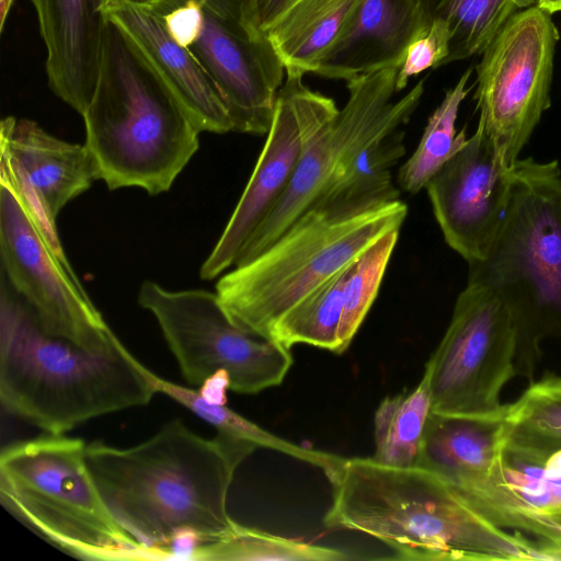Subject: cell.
I'll list each match as a JSON object with an SVG mask.
<instances>
[{
  "label": "cell",
  "instance_id": "1",
  "mask_svg": "<svg viewBox=\"0 0 561 561\" xmlns=\"http://www.w3.org/2000/svg\"><path fill=\"white\" fill-rule=\"evenodd\" d=\"M259 447L217 433L203 437L173 420L127 448L85 446V461L116 522L162 560H191L194 550L232 534L227 508L234 472Z\"/></svg>",
  "mask_w": 561,
  "mask_h": 561
},
{
  "label": "cell",
  "instance_id": "2",
  "mask_svg": "<svg viewBox=\"0 0 561 561\" xmlns=\"http://www.w3.org/2000/svg\"><path fill=\"white\" fill-rule=\"evenodd\" d=\"M323 473L332 486L324 526L371 536L391 559L545 560L537 542L488 522L426 468L341 457Z\"/></svg>",
  "mask_w": 561,
  "mask_h": 561
},
{
  "label": "cell",
  "instance_id": "3",
  "mask_svg": "<svg viewBox=\"0 0 561 561\" xmlns=\"http://www.w3.org/2000/svg\"><path fill=\"white\" fill-rule=\"evenodd\" d=\"M0 400L46 433L65 434L94 417L147 405L153 373L119 341L89 350L46 333L2 275Z\"/></svg>",
  "mask_w": 561,
  "mask_h": 561
},
{
  "label": "cell",
  "instance_id": "4",
  "mask_svg": "<svg viewBox=\"0 0 561 561\" xmlns=\"http://www.w3.org/2000/svg\"><path fill=\"white\" fill-rule=\"evenodd\" d=\"M88 148L110 190H170L201 131L104 18L96 80L82 113Z\"/></svg>",
  "mask_w": 561,
  "mask_h": 561
},
{
  "label": "cell",
  "instance_id": "5",
  "mask_svg": "<svg viewBox=\"0 0 561 561\" xmlns=\"http://www.w3.org/2000/svg\"><path fill=\"white\" fill-rule=\"evenodd\" d=\"M407 216L401 199L362 213L311 206L265 250L221 276L216 294L236 325L270 339L289 309L400 230Z\"/></svg>",
  "mask_w": 561,
  "mask_h": 561
},
{
  "label": "cell",
  "instance_id": "6",
  "mask_svg": "<svg viewBox=\"0 0 561 561\" xmlns=\"http://www.w3.org/2000/svg\"><path fill=\"white\" fill-rule=\"evenodd\" d=\"M468 279L504 288L518 307L516 373L533 381L540 343L561 337V169L531 157L512 167L507 209Z\"/></svg>",
  "mask_w": 561,
  "mask_h": 561
},
{
  "label": "cell",
  "instance_id": "7",
  "mask_svg": "<svg viewBox=\"0 0 561 561\" xmlns=\"http://www.w3.org/2000/svg\"><path fill=\"white\" fill-rule=\"evenodd\" d=\"M82 439L50 434L0 455L2 505L53 545L85 560H162L113 517L89 472Z\"/></svg>",
  "mask_w": 561,
  "mask_h": 561
},
{
  "label": "cell",
  "instance_id": "8",
  "mask_svg": "<svg viewBox=\"0 0 561 561\" xmlns=\"http://www.w3.org/2000/svg\"><path fill=\"white\" fill-rule=\"evenodd\" d=\"M172 39L220 93L237 133L266 135L285 67L257 24L254 0H153Z\"/></svg>",
  "mask_w": 561,
  "mask_h": 561
},
{
  "label": "cell",
  "instance_id": "9",
  "mask_svg": "<svg viewBox=\"0 0 561 561\" xmlns=\"http://www.w3.org/2000/svg\"><path fill=\"white\" fill-rule=\"evenodd\" d=\"M520 318L513 297L501 287L467 279L449 325L425 365L432 412L447 416L499 417L504 386L517 375Z\"/></svg>",
  "mask_w": 561,
  "mask_h": 561
},
{
  "label": "cell",
  "instance_id": "10",
  "mask_svg": "<svg viewBox=\"0 0 561 561\" xmlns=\"http://www.w3.org/2000/svg\"><path fill=\"white\" fill-rule=\"evenodd\" d=\"M138 304L156 318L191 385L225 374L230 390L253 394L280 385L294 363L289 348L236 325L216 291L169 290L145 280Z\"/></svg>",
  "mask_w": 561,
  "mask_h": 561
},
{
  "label": "cell",
  "instance_id": "11",
  "mask_svg": "<svg viewBox=\"0 0 561 561\" xmlns=\"http://www.w3.org/2000/svg\"><path fill=\"white\" fill-rule=\"evenodd\" d=\"M537 4L514 14L482 53L477 65L479 121L507 168L550 107L559 32Z\"/></svg>",
  "mask_w": 561,
  "mask_h": 561
},
{
  "label": "cell",
  "instance_id": "12",
  "mask_svg": "<svg viewBox=\"0 0 561 561\" xmlns=\"http://www.w3.org/2000/svg\"><path fill=\"white\" fill-rule=\"evenodd\" d=\"M398 70L399 67H389L346 81V103L307 147L287 191L250 239L234 266L255 257L302 215L352 153L410 121L423 96L425 80L421 79L393 101Z\"/></svg>",
  "mask_w": 561,
  "mask_h": 561
},
{
  "label": "cell",
  "instance_id": "13",
  "mask_svg": "<svg viewBox=\"0 0 561 561\" xmlns=\"http://www.w3.org/2000/svg\"><path fill=\"white\" fill-rule=\"evenodd\" d=\"M304 76L286 71L264 147L230 219L202 264L203 279H213L237 264L287 191L305 150L339 111L333 99L306 85Z\"/></svg>",
  "mask_w": 561,
  "mask_h": 561
},
{
  "label": "cell",
  "instance_id": "14",
  "mask_svg": "<svg viewBox=\"0 0 561 561\" xmlns=\"http://www.w3.org/2000/svg\"><path fill=\"white\" fill-rule=\"evenodd\" d=\"M0 253L2 275L46 333L89 350L118 340L70 264L54 253L15 194L3 184Z\"/></svg>",
  "mask_w": 561,
  "mask_h": 561
},
{
  "label": "cell",
  "instance_id": "15",
  "mask_svg": "<svg viewBox=\"0 0 561 561\" xmlns=\"http://www.w3.org/2000/svg\"><path fill=\"white\" fill-rule=\"evenodd\" d=\"M456 493L499 528L534 535L539 543L560 540L561 438L507 419L488 479Z\"/></svg>",
  "mask_w": 561,
  "mask_h": 561
},
{
  "label": "cell",
  "instance_id": "16",
  "mask_svg": "<svg viewBox=\"0 0 561 561\" xmlns=\"http://www.w3.org/2000/svg\"><path fill=\"white\" fill-rule=\"evenodd\" d=\"M0 184L18 197L49 248L70 264L56 218L98 180L85 145L59 139L26 118L8 116L0 126Z\"/></svg>",
  "mask_w": 561,
  "mask_h": 561
},
{
  "label": "cell",
  "instance_id": "17",
  "mask_svg": "<svg viewBox=\"0 0 561 561\" xmlns=\"http://www.w3.org/2000/svg\"><path fill=\"white\" fill-rule=\"evenodd\" d=\"M512 168L478 121L473 135L425 188L445 242L467 263L485 257L507 209Z\"/></svg>",
  "mask_w": 561,
  "mask_h": 561
},
{
  "label": "cell",
  "instance_id": "18",
  "mask_svg": "<svg viewBox=\"0 0 561 561\" xmlns=\"http://www.w3.org/2000/svg\"><path fill=\"white\" fill-rule=\"evenodd\" d=\"M102 14L201 133L233 130L217 88L193 55L170 37L156 13L127 0H112Z\"/></svg>",
  "mask_w": 561,
  "mask_h": 561
},
{
  "label": "cell",
  "instance_id": "19",
  "mask_svg": "<svg viewBox=\"0 0 561 561\" xmlns=\"http://www.w3.org/2000/svg\"><path fill=\"white\" fill-rule=\"evenodd\" d=\"M46 49L51 91L82 115L92 95L104 16L100 0H30Z\"/></svg>",
  "mask_w": 561,
  "mask_h": 561
},
{
  "label": "cell",
  "instance_id": "20",
  "mask_svg": "<svg viewBox=\"0 0 561 561\" xmlns=\"http://www.w3.org/2000/svg\"><path fill=\"white\" fill-rule=\"evenodd\" d=\"M427 27L417 0H360L314 75L348 81L400 67L409 45Z\"/></svg>",
  "mask_w": 561,
  "mask_h": 561
},
{
  "label": "cell",
  "instance_id": "21",
  "mask_svg": "<svg viewBox=\"0 0 561 561\" xmlns=\"http://www.w3.org/2000/svg\"><path fill=\"white\" fill-rule=\"evenodd\" d=\"M506 422L507 414L468 417L432 412L419 466L438 474L456 491L478 486L493 469Z\"/></svg>",
  "mask_w": 561,
  "mask_h": 561
},
{
  "label": "cell",
  "instance_id": "22",
  "mask_svg": "<svg viewBox=\"0 0 561 561\" xmlns=\"http://www.w3.org/2000/svg\"><path fill=\"white\" fill-rule=\"evenodd\" d=\"M404 153L400 128L369 140L340 164L311 206L362 213L400 199L391 169Z\"/></svg>",
  "mask_w": 561,
  "mask_h": 561
},
{
  "label": "cell",
  "instance_id": "23",
  "mask_svg": "<svg viewBox=\"0 0 561 561\" xmlns=\"http://www.w3.org/2000/svg\"><path fill=\"white\" fill-rule=\"evenodd\" d=\"M360 0H296L264 32L285 71L314 73Z\"/></svg>",
  "mask_w": 561,
  "mask_h": 561
},
{
  "label": "cell",
  "instance_id": "24",
  "mask_svg": "<svg viewBox=\"0 0 561 561\" xmlns=\"http://www.w3.org/2000/svg\"><path fill=\"white\" fill-rule=\"evenodd\" d=\"M432 413L430 373L425 368L411 390L387 396L374 416L375 461L392 467H416L427 420Z\"/></svg>",
  "mask_w": 561,
  "mask_h": 561
},
{
  "label": "cell",
  "instance_id": "25",
  "mask_svg": "<svg viewBox=\"0 0 561 561\" xmlns=\"http://www.w3.org/2000/svg\"><path fill=\"white\" fill-rule=\"evenodd\" d=\"M427 25L445 24L449 54L444 65L482 54L505 23L537 0H417ZM443 65V66H444Z\"/></svg>",
  "mask_w": 561,
  "mask_h": 561
},
{
  "label": "cell",
  "instance_id": "26",
  "mask_svg": "<svg viewBox=\"0 0 561 561\" xmlns=\"http://www.w3.org/2000/svg\"><path fill=\"white\" fill-rule=\"evenodd\" d=\"M471 75L472 69L468 68L428 117L416 149L398 171L397 181L402 191L416 194L425 188L439 169L465 146L468 139L466 127L457 131L456 121L471 89L468 87Z\"/></svg>",
  "mask_w": 561,
  "mask_h": 561
},
{
  "label": "cell",
  "instance_id": "27",
  "mask_svg": "<svg viewBox=\"0 0 561 561\" xmlns=\"http://www.w3.org/2000/svg\"><path fill=\"white\" fill-rule=\"evenodd\" d=\"M353 263L289 309L274 324L270 339L289 350L307 344L339 354L344 289Z\"/></svg>",
  "mask_w": 561,
  "mask_h": 561
},
{
  "label": "cell",
  "instance_id": "28",
  "mask_svg": "<svg viewBox=\"0 0 561 561\" xmlns=\"http://www.w3.org/2000/svg\"><path fill=\"white\" fill-rule=\"evenodd\" d=\"M153 383L157 392L163 393L181 403L194 414L211 424L220 434L249 440L259 448L286 454L316 466L322 469L323 472L341 458L337 455L299 446L278 437L232 411L226 404L206 400L198 389L183 387L165 380L156 374L153 375Z\"/></svg>",
  "mask_w": 561,
  "mask_h": 561
},
{
  "label": "cell",
  "instance_id": "29",
  "mask_svg": "<svg viewBox=\"0 0 561 561\" xmlns=\"http://www.w3.org/2000/svg\"><path fill=\"white\" fill-rule=\"evenodd\" d=\"M357 557L343 550L290 539L239 525L230 535L198 546L191 560L213 561H344Z\"/></svg>",
  "mask_w": 561,
  "mask_h": 561
},
{
  "label": "cell",
  "instance_id": "30",
  "mask_svg": "<svg viewBox=\"0 0 561 561\" xmlns=\"http://www.w3.org/2000/svg\"><path fill=\"white\" fill-rule=\"evenodd\" d=\"M400 230L388 232L353 263L345 289L339 329V354L345 352L370 310L397 245Z\"/></svg>",
  "mask_w": 561,
  "mask_h": 561
},
{
  "label": "cell",
  "instance_id": "31",
  "mask_svg": "<svg viewBox=\"0 0 561 561\" xmlns=\"http://www.w3.org/2000/svg\"><path fill=\"white\" fill-rule=\"evenodd\" d=\"M507 419L561 438V377L550 374L530 381L525 392L510 404Z\"/></svg>",
  "mask_w": 561,
  "mask_h": 561
},
{
  "label": "cell",
  "instance_id": "32",
  "mask_svg": "<svg viewBox=\"0 0 561 561\" xmlns=\"http://www.w3.org/2000/svg\"><path fill=\"white\" fill-rule=\"evenodd\" d=\"M449 54V34L444 23L432 22L408 47L396 78V92L402 91L409 80L427 69L444 65Z\"/></svg>",
  "mask_w": 561,
  "mask_h": 561
},
{
  "label": "cell",
  "instance_id": "33",
  "mask_svg": "<svg viewBox=\"0 0 561 561\" xmlns=\"http://www.w3.org/2000/svg\"><path fill=\"white\" fill-rule=\"evenodd\" d=\"M296 0H254L257 24L264 33Z\"/></svg>",
  "mask_w": 561,
  "mask_h": 561
},
{
  "label": "cell",
  "instance_id": "34",
  "mask_svg": "<svg viewBox=\"0 0 561 561\" xmlns=\"http://www.w3.org/2000/svg\"><path fill=\"white\" fill-rule=\"evenodd\" d=\"M537 543L545 560H561V539L549 543Z\"/></svg>",
  "mask_w": 561,
  "mask_h": 561
},
{
  "label": "cell",
  "instance_id": "35",
  "mask_svg": "<svg viewBox=\"0 0 561 561\" xmlns=\"http://www.w3.org/2000/svg\"><path fill=\"white\" fill-rule=\"evenodd\" d=\"M537 5L550 14L561 11V0H538Z\"/></svg>",
  "mask_w": 561,
  "mask_h": 561
},
{
  "label": "cell",
  "instance_id": "36",
  "mask_svg": "<svg viewBox=\"0 0 561 561\" xmlns=\"http://www.w3.org/2000/svg\"><path fill=\"white\" fill-rule=\"evenodd\" d=\"M127 1H130V2H134V3H137V4H146V3L151 2L153 0H127Z\"/></svg>",
  "mask_w": 561,
  "mask_h": 561
},
{
  "label": "cell",
  "instance_id": "37",
  "mask_svg": "<svg viewBox=\"0 0 561 561\" xmlns=\"http://www.w3.org/2000/svg\"><path fill=\"white\" fill-rule=\"evenodd\" d=\"M108 1L110 0H100L102 7L105 5Z\"/></svg>",
  "mask_w": 561,
  "mask_h": 561
},
{
  "label": "cell",
  "instance_id": "38",
  "mask_svg": "<svg viewBox=\"0 0 561 561\" xmlns=\"http://www.w3.org/2000/svg\"><path fill=\"white\" fill-rule=\"evenodd\" d=\"M538 1V0H537Z\"/></svg>",
  "mask_w": 561,
  "mask_h": 561
}]
</instances>
